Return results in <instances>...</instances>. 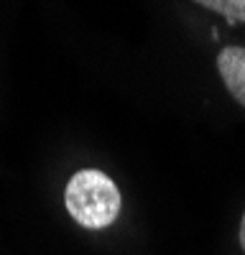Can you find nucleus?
Listing matches in <instances>:
<instances>
[{
	"mask_svg": "<svg viewBox=\"0 0 245 255\" xmlns=\"http://www.w3.org/2000/svg\"><path fill=\"white\" fill-rule=\"evenodd\" d=\"M64 204L74 222L87 230H102L118 220L122 199L108 174L97 168H82L67 181Z\"/></svg>",
	"mask_w": 245,
	"mask_h": 255,
	"instance_id": "f257e3e1",
	"label": "nucleus"
},
{
	"mask_svg": "<svg viewBox=\"0 0 245 255\" xmlns=\"http://www.w3.org/2000/svg\"><path fill=\"white\" fill-rule=\"evenodd\" d=\"M217 72L230 95L245 108V49L243 46H225L217 56Z\"/></svg>",
	"mask_w": 245,
	"mask_h": 255,
	"instance_id": "f03ea898",
	"label": "nucleus"
},
{
	"mask_svg": "<svg viewBox=\"0 0 245 255\" xmlns=\"http://www.w3.org/2000/svg\"><path fill=\"white\" fill-rule=\"evenodd\" d=\"M199 5L228 15V20H243L245 23V0H199Z\"/></svg>",
	"mask_w": 245,
	"mask_h": 255,
	"instance_id": "7ed1b4c3",
	"label": "nucleus"
},
{
	"mask_svg": "<svg viewBox=\"0 0 245 255\" xmlns=\"http://www.w3.org/2000/svg\"><path fill=\"white\" fill-rule=\"evenodd\" d=\"M240 245L245 250V215H243V222H240Z\"/></svg>",
	"mask_w": 245,
	"mask_h": 255,
	"instance_id": "20e7f679",
	"label": "nucleus"
}]
</instances>
